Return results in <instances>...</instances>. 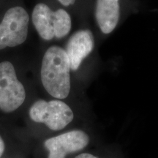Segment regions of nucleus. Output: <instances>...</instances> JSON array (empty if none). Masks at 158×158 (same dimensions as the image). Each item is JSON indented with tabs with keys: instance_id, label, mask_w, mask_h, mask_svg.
Wrapping results in <instances>:
<instances>
[{
	"instance_id": "8",
	"label": "nucleus",
	"mask_w": 158,
	"mask_h": 158,
	"mask_svg": "<svg viewBox=\"0 0 158 158\" xmlns=\"http://www.w3.org/2000/svg\"><path fill=\"white\" fill-rule=\"evenodd\" d=\"M119 16V0H97L95 19L103 34H110L115 29Z\"/></svg>"
},
{
	"instance_id": "4",
	"label": "nucleus",
	"mask_w": 158,
	"mask_h": 158,
	"mask_svg": "<svg viewBox=\"0 0 158 158\" xmlns=\"http://www.w3.org/2000/svg\"><path fill=\"white\" fill-rule=\"evenodd\" d=\"M29 21L28 13L21 7H13L6 12L0 23V50L25 42Z\"/></svg>"
},
{
	"instance_id": "7",
	"label": "nucleus",
	"mask_w": 158,
	"mask_h": 158,
	"mask_svg": "<svg viewBox=\"0 0 158 158\" xmlns=\"http://www.w3.org/2000/svg\"><path fill=\"white\" fill-rule=\"evenodd\" d=\"M94 47V38L89 29H80L72 35L65 49L71 70H78L83 61L92 52Z\"/></svg>"
},
{
	"instance_id": "2",
	"label": "nucleus",
	"mask_w": 158,
	"mask_h": 158,
	"mask_svg": "<svg viewBox=\"0 0 158 158\" xmlns=\"http://www.w3.org/2000/svg\"><path fill=\"white\" fill-rule=\"evenodd\" d=\"M32 23L41 38L45 40L60 39L68 35L72 27L70 15L66 10H51L45 4L40 3L32 12Z\"/></svg>"
},
{
	"instance_id": "5",
	"label": "nucleus",
	"mask_w": 158,
	"mask_h": 158,
	"mask_svg": "<svg viewBox=\"0 0 158 158\" xmlns=\"http://www.w3.org/2000/svg\"><path fill=\"white\" fill-rule=\"evenodd\" d=\"M25 98V89L18 79L13 65L10 62L0 63V108L7 113L13 111Z\"/></svg>"
},
{
	"instance_id": "9",
	"label": "nucleus",
	"mask_w": 158,
	"mask_h": 158,
	"mask_svg": "<svg viewBox=\"0 0 158 158\" xmlns=\"http://www.w3.org/2000/svg\"><path fill=\"white\" fill-rule=\"evenodd\" d=\"M58 1L61 4H62V5L68 7V6L73 5V4L75 3V2H76V0H58Z\"/></svg>"
},
{
	"instance_id": "6",
	"label": "nucleus",
	"mask_w": 158,
	"mask_h": 158,
	"mask_svg": "<svg viewBox=\"0 0 158 158\" xmlns=\"http://www.w3.org/2000/svg\"><path fill=\"white\" fill-rule=\"evenodd\" d=\"M89 142V138L84 131L75 130L45 141V147L49 151L48 158H65L68 154L84 149Z\"/></svg>"
},
{
	"instance_id": "3",
	"label": "nucleus",
	"mask_w": 158,
	"mask_h": 158,
	"mask_svg": "<svg viewBox=\"0 0 158 158\" xmlns=\"http://www.w3.org/2000/svg\"><path fill=\"white\" fill-rule=\"evenodd\" d=\"M29 116L34 122L45 124L49 129L57 131L68 126L74 114L70 106L61 100H39L29 109Z\"/></svg>"
},
{
	"instance_id": "10",
	"label": "nucleus",
	"mask_w": 158,
	"mask_h": 158,
	"mask_svg": "<svg viewBox=\"0 0 158 158\" xmlns=\"http://www.w3.org/2000/svg\"><path fill=\"white\" fill-rule=\"evenodd\" d=\"M76 158H98V157H95V156L91 155V154L89 153H82L78 155Z\"/></svg>"
},
{
	"instance_id": "1",
	"label": "nucleus",
	"mask_w": 158,
	"mask_h": 158,
	"mask_svg": "<svg viewBox=\"0 0 158 158\" xmlns=\"http://www.w3.org/2000/svg\"><path fill=\"white\" fill-rule=\"evenodd\" d=\"M70 65L64 49L54 45L45 51L40 76L45 89L57 99L68 98L70 92Z\"/></svg>"
},
{
	"instance_id": "11",
	"label": "nucleus",
	"mask_w": 158,
	"mask_h": 158,
	"mask_svg": "<svg viewBox=\"0 0 158 158\" xmlns=\"http://www.w3.org/2000/svg\"><path fill=\"white\" fill-rule=\"evenodd\" d=\"M4 150H5V143H4L2 138L0 136V157L2 155Z\"/></svg>"
}]
</instances>
